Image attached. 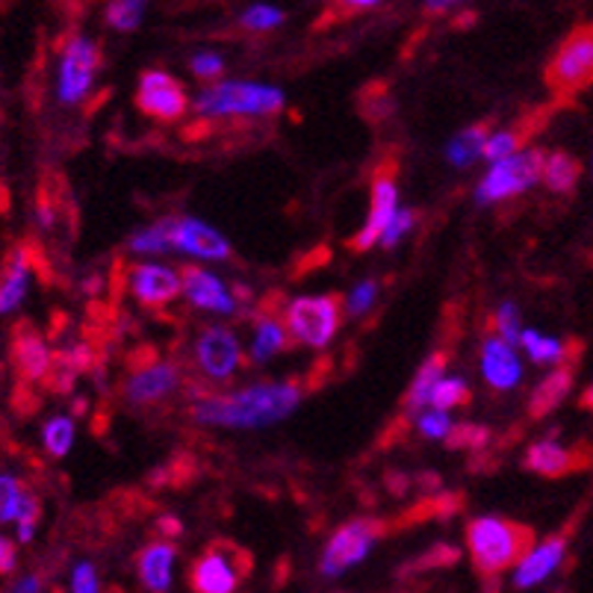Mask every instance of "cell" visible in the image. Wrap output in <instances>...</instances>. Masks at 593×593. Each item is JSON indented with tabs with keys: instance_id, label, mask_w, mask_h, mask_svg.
Returning a JSON list of instances; mask_svg holds the SVG:
<instances>
[{
	"instance_id": "cell-37",
	"label": "cell",
	"mask_w": 593,
	"mask_h": 593,
	"mask_svg": "<svg viewBox=\"0 0 593 593\" xmlns=\"http://www.w3.org/2000/svg\"><path fill=\"white\" fill-rule=\"evenodd\" d=\"M71 593H101V584H98V573L89 561H80L71 573Z\"/></svg>"
},
{
	"instance_id": "cell-17",
	"label": "cell",
	"mask_w": 593,
	"mask_h": 593,
	"mask_svg": "<svg viewBox=\"0 0 593 593\" xmlns=\"http://www.w3.org/2000/svg\"><path fill=\"white\" fill-rule=\"evenodd\" d=\"M12 360L19 367L21 378L24 381H38L51 372V363H54V355L47 349V343L38 337L33 328H19V334L12 337Z\"/></svg>"
},
{
	"instance_id": "cell-31",
	"label": "cell",
	"mask_w": 593,
	"mask_h": 593,
	"mask_svg": "<svg viewBox=\"0 0 593 593\" xmlns=\"http://www.w3.org/2000/svg\"><path fill=\"white\" fill-rule=\"evenodd\" d=\"M519 343L526 346L528 358L535 360V363H544V367H549V363H561V360L567 358V349L561 339L540 337L537 331H523Z\"/></svg>"
},
{
	"instance_id": "cell-32",
	"label": "cell",
	"mask_w": 593,
	"mask_h": 593,
	"mask_svg": "<svg viewBox=\"0 0 593 593\" xmlns=\"http://www.w3.org/2000/svg\"><path fill=\"white\" fill-rule=\"evenodd\" d=\"M142 12H145L142 3H133V0H115V3L107 7V24H110L113 30L127 33V30L139 27Z\"/></svg>"
},
{
	"instance_id": "cell-15",
	"label": "cell",
	"mask_w": 593,
	"mask_h": 593,
	"mask_svg": "<svg viewBox=\"0 0 593 593\" xmlns=\"http://www.w3.org/2000/svg\"><path fill=\"white\" fill-rule=\"evenodd\" d=\"M42 517V505L30 493L24 484H21L19 475L12 472H0V526L7 523H36Z\"/></svg>"
},
{
	"instance_id": "cell-1",
	"label": "cell",
	"mask_w": 593,
	"mask_h": 593,
	"mask_svg": "<svg viewBox=\"0 0 593 593\" xmlns=\"http://www.w3.org/2000/svg\"><path fill=\"white\" fill-rule=\"evenodd\" d=\"M299 405V387L292 381L281 384H255L234 395L204 399L192 407V416L204 425L222 428H264L290 414Z\"/></svg>"
},
{
	"instance_id": "cell-6",
	"label": "cell",
	"mask_w": 593,
	"mask_h": 593,
	"mask_svg": "<svg viewBox=\"0 0 593 593\" xmlns=\"http://www.w3.org/2000/svg\"><path fill=\"white\" fill-rule=\"evenodd\" d=\"M251 570V558L234 544H213L198 558L189 582L195 593H234L243 575Z\"/></svg>"
},
{
	"instance_id": "cell-45",
	"label": "cell",
	"mask_w": 593,
	"mask_h": 593,
	"mask_svg": "<svg viewBox=\"0 0 593 593\" xmlns=\"http://www.w3.org/2000/svg\"><path fill=\"white\" fill-rule=\"evenodd\" d=\"M36 216H38V225L42 227L54 225V210H51V204H47V201H42V204H38Z\"/></svg>"
},
{
	"instance_id": "cell-12",
	"label": "cell",
	"mask_w": 593,
	"mask_h": 593,
	"mask_svg": "<svg viewBox=\"0 0 593 593\" xmlns=\"http://www.w3.org/2000/svg\"><path fill=\"white\" fill-rule=\"evenodd\" d=\"M395 201H399V192H395L393 178H378L376 187H372V210H369L367 225L360 227L355 239H349V248L367 251L372 243H381V236L387 234V227L393 225L395 213H399Z\"/></svg>"
},
{
	"instance_id": "cell-10",
	"label": "cell",
	"mask_w": 593,
	"mask_h": 593,
	"mask_svg": "<svg viewBox=\"0 0 593 593\" xmlns=\"http://www.w3.org/2000/svg\"><path fill=\"white\" fill-rule=\"evenodd\" d=\"M136 104H139L142 113L163 119V122H175L187 110V94L175 77L163 75V71H148L139 80Z\"/></svg>"
},
{
	"instance_id": "cell-19",
	"label": "cell",
	"mask_w": 593,
	"mask_h": 593,
	"mask_svg": "<svg viewBox=\"0 0 593 593\" xmlns=\"http://www.w3.org/2000/svg\"><path fill=\"white\" fill-rule=\"evenodd\" d=\"M481 372H484L490 387L511 390L523 376V367H519L517 355L505 339H488L484 349H481Z\"/></svg>"
},
{
	"instance_id": "cell-18",
	"label": "cell",
	"mask_w": 593,
	"mask_h": 593,
	"mask_svg": "<svg viewBox=\"0 0 593 593\" xmlns=\"http://www.w3.org/2000/svg\"><path fill=\"white\" fill-rule=\"evenodd\" d=\"M178 248L187 255L204 257V260H225L231 255V245L216 227L204 225L198 219H180L178 222Z\"/></svg>"
},
{
	"instance_id": "cell-39",
	"label": "cell",
	"mask_w": 593,
	"mask_h": 593,
	"mask_svg": "<svg viewBox=\"0 0 593 593\" xmlns=\"http://www.w3.org/2000/svg\"><path fill=\"white\" fill-rule=\"evenodd\" d=\"M411 225H414V213H411V210H399L393 219V225L387 227V234L381 236V245H384V248H393V245L411 231Z\"/></svg>"
},
{
	"instance_id": "cell-23",
	"label": "cell",
	"mask_w": 593,
	"mask_h": 593,
	"mask_svg": "<svg viewBox=\"0 0 593 593\" xmlns=\"http://www.w3.org/2000/svg\"><path fill=\"white\" fill-rule=\"evenodd\" d=\"M446 363H449V358L446 355H434V358H428L423 363V369L416 372L414 384H411V393H407V411H419V407L432 405V395L434 390H437V384L443 381V369H446Z\"/></svg>"
},
{
	"instance_id": "cell-13",
	"label": "cell",
	"mask_w": 593,
	"mask_h": 593,
	"mask_svg": "<svg viewBox=\"0 0 593 593\" xmlns=\"http://www.w3.org/2000/svg\"><path fill=\"white\" fill-rule=\"evenodd\" d=\"M30 278H33V257L24 245L12 248L3 272H0V316H10L27 299Z\"/></svg>"
},
{
	"instance_id": "cell-7",
	"label": "cell",
	"mask_w": 593,
	"mask_h": 593,
	"mask_svg": "<svg viewBox=\"0 0 593 593\" xmlns=\"http://www.w3.org/2000/svg\"><path fill=\"white\" fill-rule=\"evenodd\" d=\"M556 92H579L593 83V27H579L564 38L547 71Z\"/></svg>"
},
{
	"instance_id": "cell-2",
	"label": "cell",
	"mask_w": 593,
	"mask_h": 593,
	"mask_svg": "<svg viewBox=\"0 0 593 593\" xmlns=\"http://www.w3.org/2000/svg\"><path fill=\"white\" fill-rule=\"evenodd\" d=\"M467 544L481 573L496 575L532 552V532L511 519L479 517L467 528Z\"/></svg>"
},
{
	"instance_id": "cell-9",
	"label": "cell",
	"mask_w": 593,
	"mask_h": 593,
	"mask_svg": "<svg viewBox=\"0 0 593 593\" xmlns=\"http://www.w3.org/2000/svg\"><path fill=\"white\" fill-rule=\"evenodd\" d=\"M378 537V523L372 519H355L349 526L337 528V535L331 537L325 556H322V573L339 575L346 573L349 567L363 561V556L372 547V540Z\"/></svg>"
},
{
	"instance_id": "cell-42",
	"label": "cell",
	"mask_w": 593,
	"mask_h": 593,
	"mask_svg": "<svg viewBox=\"0 0 593 593\" xmlns=\"http://www.w3.org/2000/svg\"><path fill=\"white\" fill-rule=\"evenodd\" d=\"M222 68H225V63H222V57H216V54H198V57L192 59V71H195L198 77H204V80H213V77L222 75Z\"/></svg>"
},
{
	"instance_id": "cell-24",
	"label": "cell",
	"mask_w": 593,
	"mask_h": 593,
	"mask_svg": "<svg viewBox=\"0 0 593 593\" xmlns=\"http://www.w3.org/2000/svg\"><path fill=\"white\" fill-rule=\"evenodd\" d=\"M573 387V369L561 367L558 372H552L549 378H544V384L535 390V399H532V414L535 416H547L549 411H556L564 395L570 393Z\"/></svg>"
},
{
	"instance_id": "cell-47",
	"label": "cell",
	"mask_w": 593,
	"mask_h": 593,
	"mask_svg": "<svg viewBox=\"0 0 593 593\" xmlns=\"http://www.w3.org/2000/svg\"><path fill=\"white\" fill-rule=\"evenodd\" d=\"M582 407H588V411H593V384L588 387V393L582 395Z\"/></svg>"
},
{
	"instance_id": "cell-43",
	"label": "cell",
	"mask_w": 593,
	"mask_h": 593,
	"mask_svg": "<svg viewBox=\"0 0 593 593\" xmlns=\"http://www.w3.org/2000/svg\"><path fill=\"white\" fill-rule=\"evenodd\" d=\"M12 570H15V544L0 535V575H10Z\"/></svg>"
},
{
	"instance_id": "cell-30",
	"label": "cell",
	"mask_w": 593,
	"mask_h": 593,
	"mask_svg": "<svg viewBox=\"0 0 593 593\" xmlns=\"http://www.w3.org/2000/svg\"><path fill=\"white\" fill-rule=\"evenodd\" d=\"M544 180L552 192H570L579 180V163L570 154H552L544 166Z\"/></svg>"
},
{
	"instance_id": "cell-48",
	"label": "cell",
	"mask_w": 593,
	"mask_h": 593,
	"mask_svg": "<svg viewBox=\"0 0 593 593\" xmlns=\"http://www.w3.org/2000/svg\"><path fill=\"white\" fill-rule=\"evenodd\" d=\"M428 10H432V12H443V10H449V3H428Z\"/></svg>"
},
{
	"instance_id": "cell-41",
	"label": "cell",
	"mask_w": 593,
	"mask_h": 593,
	"mask_svg": "<svg viewBox=\"0 0 593 593\" xmlns=\"http://www.w3.org/2000/svg\"><path fill=\"white\" fill-rule=\"evenodd\" d=\"M376 292L378 287L372 281L360 283L358 290L349 295V313L351 316H360V313H367L369 307H372V302H376Z\"/></svg>"
},
{
	"instance_id": "cell-20",
	"label": "cell",
	"mask_w": 593,
	"mask_h": 593,
	"mask_svg": "<svg viewBox=\"0 0 593 593\" xmlns=\"http://www.w3.org/2000/svg\"><path fill=\"white\" fill-rule=\"evenodd\" d=\"M178 387V372L169 363H152L148 369H142L139 376H133L127 384H124V395L133 405H148V402H157L166 393H171Z\"/></svg>"
},
{
	"instance_id": "cell-21",
	"label": "cell",
	"mask_w": 593,
	"mask_h": 593,
	"mask_svg": "<svg viewBox=\"0 0 593 593\" xmlns=\"http://www.w3.org/2000/svg\"><path fill=\"white\" fill-rule=\"evenodd\" d=\"M564 537H549L547 544H540L528 552L523 561L517 564V573H514V584L517 588H532V584L544 582L564 558Z\"/></svg>"
},
{
	"instance_id": "cell-46",
	"label": "cell",
	"mask_w": 593,
	"mask_h": 593,
	"mask_svg": "<svg viewBox=\"0 0 593 593\" xmlns=\"http://www.w3.org/2000/svg\"><path fill=\"white\" fill-rule=\"evenodd\" d=\"M160 528H163V532H169V535H178L180 523H178V519L166 517V519H160Z\"/></svg>"
},
{
	"instance_id": "cell-27",
	"label": "cell",
	"mask_w": 593,
	"mask_h": 593,
	"mask_svg": "<svg viewBox=\"0 0 593 593\" xmlns=\"http://www.w3.org/2000/svg\"><path fill=\"white\" fill-rule=\"evenodd\" d=\"M488 124H475V127H467L463 133H458L449 148H446V157L452 166H467L472 163L479 154H484V145H488Z\"/></svg>"
},
{
	"instance_id": "cell-36",
	"label": "cell",
	"mask_w": 593,
	"mask_h": 593,
	"mask_svg": "<svg viewBox=\"0 0 593 593\" xmlns=\"http://www.w3.org/2000/svg\"><path fill=\"white\" fill-rule=\"evenodd\" d=\"M496 328H500L502 339L514 346L519 337H523V331H519V311L514 304H505L500 313H496Z\"/></svg>"
},
{
	"instance_id": "cell-40",
	"label": "cell",
	"mask_w": 593,
	"mask_h": 593,
	"mask_svg": "<svg viewBox=\"0 0 593 593\" xmlns=\"http://www.w3.org/2000/svg\"><path fill=\"white\" fill-rule=\"evenodd\" d=\"M419 432H423L425 437H449V434H452V419L440 414V411H434V414H425L423 419H419Z\"/></svg>"
},
{
	"instance_id": "cell-4",
	"label": "cell",
	"mask_w": 593,
	"mask_h": 593,
	"mask_svg": "<svg viewBox=\"0 0 593 593\" xmlns=\"http://www.w3.org/2000/svg\"><path fill=\"white\" fill-rule=\"evenodd\" d=\"M339 316L337 295H304L287 307V331L311 349H325L337 334Z\"/></svg>"
},
{
	"instance_id": "cell-28",
	"label": "cell",
	"mask_w": 593,
	"mask_h": 593,
	"mask_svg": "<svg viewBox=\"0 0 593 593\" xmlns=\"http://www.w3.org/2000/svg\"><path fill=\"white\" fill-rule=\"evenodd\" d=\"M283 346H287V331H283L281 322L272 320V316L260 320L255 346H251V360H255V363H266V360L275 358Z\"/></svg>"
},
{
	"instance_id": "cell-29",
	"label": "cell",
	"mask_w": 593,
	"mask_h": 593,
	"mask_svg": "<svg viewBox=\"0 0 593 593\" xmlns=\"http://www.w3.org/2000/svg\"><path fill=\"white\" fill-rule=\"evenodd\" d=\"M42 443H45L47 455L54 458H66L71 452V443H75V423L71 416H51L42 428Z\"/></svg>"
},
{
	"instance_id": "cell-11",
	"label": "cell",
	"mask_w": 593,
	"mask_h": 593,
	"mask_svg": "<svg viewBox=\"0 0 593 593\" xmlns=\"http://www.w3.org/2000/svg\"><path fill=\"white\" fill-rule=\"evenodd\" d=\"M198 367L204 369L210 378H231L243 360L239 343L231 331L225 328H208L198 337L195 346Z\"/></svg>"
},
{
	"instance_id": "cell-33",
	"label": "cell",
	"mask_w": 593,
	"mask_h": 593,
	"mask_svg": "<svg viewBox=\"0 0 593 593\" xmlns=\"http://www.w3.org/2000/svg\"><path fill=\"white\" fill-rule=\"evenodd\" d=\"M467 399H470V395H467V384H463V381H458V378H446V381H440V384H437V390H434L432 405H434V411L446 414L449 407L463 405Z\"/></svg>"
},
{
	"instance_id": "cell-44",
	"label": "cell",
	"mask_w": 593,
	"mask_h": 593,
	"mask_svg": "<svg viewBox=\"0 0 593 593\" xmlns=\"http://www.w3.org/2000/svg\"><path fill=\"white\" fill-rule=\"evenodd\" d=\"M10 593H42V579L38 575H21L19 582L12 584Z\"/></svg>"
},
{
	"instance_id": "cell-3",
	"label": "cell",
	"mask_w": 593,
	"mask_h": 593,
	"mask_svg": "<svg viewBox=\"0 0 593 593\" xmlns=\"http://www.w3.org/2000/svg\"><path fill=\"white\" fill-rule=\"evenodd\" d=\"M198 113L204 115H272L283 107L281 89L264 83H222L198 98Z\"/></svg>"
},
{
	"instance_id": "cell-38",
	"label": "cell",
	"mask_w": 593,
	"mask_h": 593,
	"mask_svg": "<svg viewBox=\"0 0 593 593\" xmlns=\"http://www.w3.org/2000/svg\"><path fill=\"white\" fill-rule=\"evenodd\" d=\"M484 443H488V428H481V425H461V428H452V434H449V446L452 449L484 446Z\"/></svg>"
},
{
	"instance_id": "cell-5",
	"label": "cell",
	"mask_w": 593,
	"mask_h": 593,
	"mask_svg": "<svg viewBox=\"0 0 593 593\" xmlns=\"http://www.w3.org/2000/svg\"><path fill=\"white\" fill-rule=\"evenodd\" d=\"M101 68V47L92 38L71 36L63 47L57 71V98L59 104L75 107L92 92L94 75Z\"/></svg>"
},
{
	"instance_id": "cell-22",
	"label": "cell",
	"mask_w": 593,
	"mask_h": 593,
	"mask_svg": "<svg viewBox=\"0 0 593 593\" xmlns=\"http://www.w3.org/2000/svg\"><path fill=\"white\" fill-rule=\"evenodd\" d=\"M171 564L175 547L171 544H152L139 552V579L152 593H166L171 588Z\"/></svg>"
},
{
	"instance_id": "cell-25",
	"label": "cell",
	"mask_w": 593,
	"mask_h": 593,
	"mask_svg": "<svg viewBox=\"0 0 593 593\" xmlns=\"http://www.w3.org/2000/svg\"><path fill=\"white\" fill-rule=\"evenodd\" d=\"M526 467L540 475H564L567 470H573V455L556 443H537L528 449Z\"/></svg>"
},
{
	"instance_id": "cell-34",
	"label": "cell",
	"mask_w": 593,
	"mask_h": 593,
	"mask_svg": "<svg viewBox=\"0 0 593 593\" xmlns=\"http://www.w3.org/2000/svg\"><path fill=\"white\" fill-rule=\"evenodd\" d=\"M519 142H523V136L519 133H493L488 139V145H484V157H488L490 163H502V160H511L514 154H517Z\"/></svg>"
},
{
	"instance_id": "cell-8",
	"label": "cell",
	"mask_w": 593,
	"mask_h": 593,
	"mask_svg": "<svg viewBox=\"0 0 593 593\" xmlns=\"http://www.w3.org/2000/svg\"><path fill=\"white\" fill-rule=\"evenodd\" d=\"M544 166H547V154L544 152L514 154L511 160L493 163V169L488 171V178L481 180L475 198L481 204H493V201H502V198L519 195L544 175Z\"/></svg>"
},
{
	"instance_id": "cell-14",
	"label": "cell",
	"mask_w": 593,
	"mask_h": 593,
	"mask_svg": "<svg viewBox=\"0 0 593 593\" xmlns=\"http://www.w3.org/2000/svg\"><path fill=\"white\" fill-rule=\"evenodd\" d=\"M131 287L142 304L154 307V304H169L183 290V281L166 266L142 264L131 269Z\"/></svg>"
},
{
	"instance_id": "cell-26",
	"label": "cell",
	"mask_w": 593,
	"mask_h": 593,
	"mask_svg": "<svg viewBox=\"0 0 593 593\" xmlns=\"http://www.w3.org/2000/svg\"><path fill=\"white\" fill-rule=\"evenodd\" d=\"M178 222L180 219H160L157 225L142 231L139 236H133L131 248L142 251V255H160V251L178 248Z\"/></svg>"
},
{
	"instance_id": "cell-35",
	"label": "cell",
	"mask_w": 593,
	"mask_h": 593,
	"mask_svg": "<svg viewBox=\"0 0 593 593\" xmlns=\"http://www.w3.org/2000/svg\"><path fill=\"white\" fill-rule=\"evenodd\" d=\"M283 21V12L275 10V7H251V10L243 15V24L248 30H269L278 27Z\"/></svg>"
},
{
	"instance_id": "cell-16",
	"label": "cell",
	"mask_w": 593,
	"mask_h": 593,
	"mask_svg": "<svg viewBox=\"0 0 593 593\" xmlns=\"http://www.w3.org/2000/svg\"><path fill=\"white\" fill-rule=\"evenodd\" d=\"M180 275H183V292L195 307H204V311L213 313H231L236 307L234 295L219 283L216 275L195 269V266H187Z\"/></svg>"
}]
</instances>
